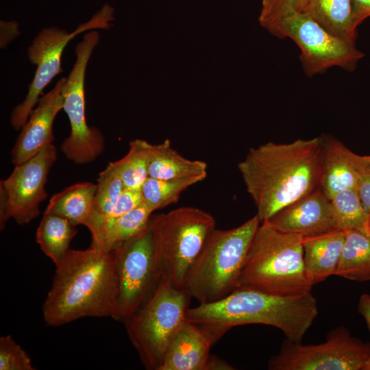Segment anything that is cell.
I'll use <instances>...</instances> for the list:
<instances>
[{
    "mask_svg": "<svg viewBox=\"0 0 370 370\" xmlns=\"http://www.w3.org/2000/svg\"><path fill=\"white\" fill-rule=\"evenodd\" d=\"M323 136L251 148L238 164L261 222L319 186Z\"/></svg>",
    "mask_w": 370,
    "mask_h": 370,
    "instance_id": "cell-1",
    "label": "cell"
},
{
    "mask_svg": "<svg viewBox=\"0 0 370 370\" xmlns=\"http://www.w3.org/2000/svg\"><path fill=\"white\" fill-rule=\"evenodd\" d=\"M56 267L42 305L47 325L59 326L87 317H112L118 295L112 251L92 245L84 250L70 249Z\"/></svg>",
    "mask_w": 370,
    "mask_h": 370,
    "instance_id": "cell-2",
    "label": "cell"
},
{
    "mask_svg": "<svg viewBox=\"0 0 370 370\" xmlns=\"http://www.w3.org/2000/svg\"><path fill=\"white\" fill-rule=\"evenodd\" d=\"M318 312L312 292L281 296L237 288L217 301L188 308L186 320L199 325L213 344L232 328L246 324L277 328L287 339L301 343Z\"/></svg>",
    "mask_w": 370,
    "mask_h": 370,
    "instance_id": "cell-3",
    "label": "cell"
},
{
    "mask_svg": "<svg viewBox=\"0 0 370 370\" xmlns=\"http://www.w3.org/2000/svg\"><path fill=\"white\" fill-rule=\"evenodd\" d=\"M303 236L286 233L264 221L247 252L236 288H249L281 296L312 292L304 261Z\"/></svg>",
    "mask_w": 370,
    "mask_h": 370,
    "instance_id": "cell-4",
    "label": "cell"
},
{
    "mask_svg": "<svg viewBox=\"0 0 370 370\" xmlns=\"http://www.w3.org/2000/svg\"><path fill=\"white\" fill-rule=\"evenodd\" d=\"M260 223L256 214L236 227L212 231L181 289L199 304L217 301L234 291Z\"/></svg>",
    "mask_w": 370,
    "mask_h": 370,
    "instance_id": "cell-5",
    "label": "cell"
},
{
    "mask_svg": "<svg viewBox=\"0 0 370 370\" xmlns=\"http://www.w3.org/2000/svg\"><path fill=\"white\" fill-rule=\"evenodd\" d=\"M191 298L164 275L148 299L123 323L145 369L159 370Z\"/></svg>",
    "mask_w": 370,
    "mask_h": 370,
    "instance_id": "cell-6",
    "label": "cell"
},
{
    "mask_svg": "<svg viewBox=\"0 0 370 370\" xmlns=\"http://www.w3.org/2000/svg\"><path fill=\"white\" fill-rule=\"evenodd\" d=\"M150 223L162 275L181 289L207 237L215 229V219L198 208L181 207L151 216Z\"/></svg>",
    "mask_w": 370,
    "mask_h": 370,
    "instance_id": "cell-7",
    "label": "cell"
},
{
    "mask_svg": "<svg viewBox=\"0 0 370 370\" xmlns=\"http://www.w3.org/2000/svg\"><path fill=\"white\" fill-rule=\"evenodd\" d=\"M118 295L112 318L124 323L151 295L162 270L153 241L151 225L113 250Z\"/></svg>",
    "mask_w": 370,
    "mask_h": 370,
    "instance_id": "cell-8",
    "label": "cell"
},
{
    "mask_svg": "<svg viewBox=\"0 0 370 370\" xmlns=\"http://www.w3.org/2000/svg\"><path fill=\"white\" fill-rule=\"evenodd\" d=\"M99 40V34L86 33L75 47L76 62L63 84V109L71 125L70 135L62 142L61 150L77 164L94 161L104 149V137L96 127H89L86 118L85 73L89 58Z\"/></svg>",
    "mask_w": 370,
    "mask_h": 370,
    "instance_id": "cell-9",
    "label": "cell"
},
{
    "mask_svg": "<svg viewBox=\"0 0 370 370\" xmlns=\"http://www.w3.org/2000/svg\"><path fill=\"white\" fill-rule=\"evenodd\" d=\"M273 35L289 38L299 47L306 75L321 74L333 66L353 71L364 56L355 44L334 35L305 12H295L282 19Z\"/></svg>",
    "mask_w": 370,
    "mask_h": 370,
    "instance_id": "cell-10",
    "label": "cell"
},
{
    "mask_svg": "<svg viewBox=\"0 0 370 370\" xmlns=\"http://www.w3.org/2000/svg\"><path fill=\"white\" fill-rule=\"evenodd\" d=\"M369 356L370 343L341 327L318 345H302L286 338L267 367L271 370H363Z\"/></svg>",
    "mask_w": 370,
    "mask_h": 370,
    "instance_id": "cell-11",
    "label": "cell"
},
{
    "mask_svg": "<svg viewBox=\"0 0 370 370\" xmlns=\"http://www.w3.org/2000/svg\"><path fill=\"white\" fill-rule=\"evenodd\" d=\"M113 20V8L104 4L89 21L81 24L71 34L65 29L50 27L42 29L37 34L27 51L29 60L32 64L36 65V70L25 99L12 112L10 121L14 130L22 128L44 88L56 75L62 71L61 58L68 42L86 29H108Z\"/></svg>",
    "mask_w": 370,
    "mask_h": 370,
    "instance_id": "cell-12",
    "label": "cell"
},
{
    "mask_svg": "<svg viewBox=\"0 0 370 370\" xmlns=\"http://www.w3.org/2000/svg\"><path fill=\"white\" fill-rule=\"evenodd\" d=\"M57 160L52 143L25 162L14 166L5 180L0 182V226L13 219L23 225L40 214L39 206L48 196L45 184L49 171Z\"/></svg>",
    "mask_w": 370,
    "mask_h": 370,
    "instance_id": "cell-13",
    "label": "cell"
},
{
    "mask_svg": "<svg viewBox=\"0 0 370 370\" xmlns=\"http://www.w3.org/2000/svg\"><path fill=\"white\" fill-rule=\"evenodd\" d=\"M65 80L60 78L49 92L39 98L37 106L21 129L11 151L14 166L25 162L53 143V125L56 115L63 108L62 89Z\"/></svg>",
    "mask_w": 370,
    "mask_h": 370,
    "instance_id": "cell-14",
    "label": "cell"
},
{
    "mask_svg": "<svg viewBox=\"0 0 370 370\" xmlns=\"http://www.w3.org/2000/svg\"><path fill=\"white\" fill-rule=\"evenodd\" d=\"M267 221L281 232L303 238L336 230L330 199L320 186Z\"/></svg>",
    "mask_w": 370,
    "mask_h": 370,
    "instance_id": "cell-15",
    "label": "cell"
},
{
    "mask_svg": "<svg viewBox=\"0 0 370 370\" xmlns=\"http://www.w3.org/2000/svg\"><path fill=\"white\" fill-rule=\"evenodd\" d=\"M212 341L186 320L171 338L159 370H206Z\"/></svg>",
    "mask_w": 370,
    "mask_h": 370,
    "instance_id": "cell-16",
    "label": "cell"
},
{
    "mask_svg": "<svg viewBox=\"0 0 370 370\" xmlns=\"http://www.w3.org/2000/svg\"><path fill=\"white\" fill-rule=\"evenodd\" d=\"M356 153L339 140L323 136V155L319 186L331 199L336 193L356 188Z\"/></svg>",
    "mask_w": 370,
    "mask_h": 370,
    "instance_id": "cell-17",
    "label": "cell"
},
{
    "mask_svg": "<svg viewBox=\"0 0 370 370\" xmlns=\"http://www.w3.org/2000/svg\"><path fill=\"white\" fill-rule=\"evenodd\" d=\"M345 238V232L338 230L303 238L306 273L313 285L335 275Z\"/></svg>",
    "mask_w": 370,
    "mask_h": 370,
    "instance_id": "cell-18",
    "label": "cell"
},
{
    "mask_svg": "<svg viewBox=\"0 0 370 370\" xmlns=\"http://www.w3.org/2000/svg\"><path fill=\"white\" fill-rule=\"evenodd\" d=\"M207 164L201 160H192L182 156L166 139L153 145L149 163V177L160 180H183L207 176Z\"/></svg>",
    "mask_w": 370,
    "mask_h": 370,
    "instance_id": "cell-19",
    "label": "cell"
},
{
    "mask_svg": "<svg viewBox=\"0 0 370 370\" xmlns=\"http://www.w3.org/2000/svg\"><path fill=\"white\" fill-rule=\"evenodd\" d=\"M96 184L80 182L53 195L44 213L68 219L75 225H86L94 211Z\"/></svg>",
    "mask_w": 370,
    "mask_h": 370,
    "instance_id": "cell-20",
    "label": "cell"
},
{
    "mask_svg": "<svg viewBox=\"0 0 370 370\" xmlns=\"http://www.w3.org/2000/svg\"><path fill=\"white\" fill-rule=\"evenodd\" d=\"M153 212L143 203L132 211L106 221L91 236L90 245L111 251L139 234L149 224Z\"/></svg>",
    "mask_w": 370,
    "mask_h": 370,
    "instance_id": "cell-21",
    "label": "cell"
},
{
    "mask_svg": "<svg viewBox=\"0 0 370 370\" xmlns=\"http://www.w3.org/2000/svg\"><path fill=\"white\" fill-rule=\"evenodd\" d=\"M303 12L334 35L355 44L356 29L352 23V0H311Z\"/></svg>",
    "mask_w": 370,
    "mask_h": 370,
    "instance_id": "cell-22",
    "label": "cell"
},
{
    "mask_svg": "<svg viewBox=\"0 0 370 370\" xmlns=\"http://www.w3.org/2000/svg\"><path fill=\"white\" fill-rule=\"evenodd\" d=\"M345 232L343 249L335 275L353 281L370 280V236L357 229Z\"/></svg>",
    "mask_w": 370,
    "mask_h": 370,
    "instance_id": "cell-23",
    "label": "cell"
},
{
    "mask_svg": "<svg viewBox=\"0 0 370 370\" xmlns=\"http://www.w3.org/2000/svg\"><path fill=\"white\" fill-rule=\"evenodd\" d=\"M77 232L76 225L68 219L44 213L36 230V241L43 253L57 265L70 249L71 241Z\"/></svg>",
    "mask_w": 370,
    "mask_h": 370,
    "instance_id": "cell-24",
    "label": "cell"
},
{
    "mask_svg": "<svg viewBox=\"0 0 370 370\" xmlns=\"http://www.w3.org/2000/svg\"><path fill=\"white\" fill-rule=\"evenodd\" d=\"M125 188L114 162H110L97 178L94 211L86 227L93 233L110 214L119 195Z\"/></svg>",
    "mask_w": 370,
    "mask_h": 370,
    "instance_id": "cell-25",
    "label": "cell"
},
{
    "mask_svg": "<svg viewBox=\"0 0 370 370\" xmlns=\"http://www.w3.org/2000/svg\"><path fill=\"white\" fill-rule=\"evenodd\" d=\"M152 145L145 140H133L130 142L127 154L114 162L125 188H141L148 178Z\"/></svg>",
    "mask_w": 370,
    "mask_h": 370,
    "instance_id": "cell-26",
    "label": "cell"
},
{
    "mask_svg": "<svg viewBox=\"0 0 370 370\" xmlns=\"http://www.w3.org/2000/svg\"><path fill=\"white\" fill-rule=\"evenodd\" d=\"M204 180H160L148 177L141 187L143 203L153 212L176 203L183 192Z\"/></svg>",
    "mask_w": 370,
    "mask_h": 370,
    "instance_id": "cell-27",
    "label": "cell"
},
{
    "mask_svg": "<svg viewBox=\"0 0 370 370\" xmlns=\"http://www.w3.org/2000/svg\"><path fill=\"white\" fill-rule=\"evenodd\" d=\"M330 201L336 230L365 231L368 213L355 189L341 190L336 193Z\"/></svg>",
    "mask_w": 370,
    "mask_h": 370,
    "instance_id": "cell-28",
    "label": "cell"
},
{
    "mask_svg": "<svg viewBox=\"0 0 370 370\" xmlns=\"http://www.w3.org/2000/svg\"><path fill=\"white\" fill-rule=\"evenodd\" d=\"M311 0H262L259 16L260 25L271 34L282 19L295 12H303Z\"/></svg>",
    "mask_w": 370,
    "mask_h": 370,
    "instance_id": "cell-29",
    "label": "cell"
},
{
    "mask_svg": "<svg viewBox=\"0 0 370 370\" xmlns=\"http://www.w3.org/2000/svg\"><path fill=\"white\" fill-rule=\"evenodd\" d=\"M31 358L10 335L0 338V370H35Z\"/></svg>",
    "mask_w": 370,
    "mask_h": 370,
    "instance_id": "cell-30",
    "label": "cell"
},
{
    "mask_svg": "<svg viewBox=\"0 0 370 370\" xmlns=\"http://www.w3.org/2000/svg\"><path fill=\"white\" fill-rule=\"evenodd\" d=\"M143 203L141 188H125L119 195L110 214L101 222L97 230L91 234H95L101 225L108 220L115 219L135 209Z\"/></svg>",
    "mask_w": 370,
    "mask_h": 370,
    "instance_id": "cell-31",
    "label": "cell"
},
{
    "mask_svg": "<svg viewBox=\"0 0 370 370\" xmlns=\"http://www.w3.org/2000/svg\"><path fill=\"white\" fill-rule=\"evenodd\" d=\"M358 179L356 190L366 212L370 213V165L362 156L356 155Z\"/></svg>",
    "mask_w": 370,
    "mask_h": 370,
    "instance_id": "cell-32",
    "label": "cell"
},
{
    "mask_svg": "<svg viewBox=\"0 0 370 370\" xmlns=\"http://www.w3.org/2000/svg\"><path fill=\"white\" fill-rule=\"evenodd\" d=\"M352 23L355 29L370 16V0H352Z\"/></svg>",
    "mask_w": 370,
    "mask_h": 370,
    "instance_id": "cell-33",
    "label": "cell"
},
{
    "mask_svg": "<svg viewBox=\"0 0 370 370\" xmlns=\"http://www.w3.org/2000/svg\"><path fill=\"white\" fill-rule=\"evenodd\" d=\"M358 312L364 317L370 332V295L362 294L358 302Z\"/></svg>",
    "mask_w": 370,
    "mask_h": 370,
    "instance_id": "cell-34",
    "label": "cell"
},
{
    "mask_svg": "<svg viewBox=\"0 0 370 370\" xmlns=\"http://www.w3.org/2000/svg\"><path fill=\"white\" fill-rule=\"evenodd\" d=\"M232 370L234 369L233 367L229 365L225 361L220 359L217 356H210L209 361L208 362L206 370Z\"/></svg>",
    "mask_w": 370,
    "mask_h": 370,
    "instance_id": "cell-35",
    "label": "cell"
},
{
    "mask_svg": "<svg viewBox=\"0 0 370 370\" xmlns=\"http://www.w3.org/2000/svg\"><path fill=\"white\" fill-rule=\"evenodd\" d=\"M365 230L370 236V213L368 214L367 221L365 225Z\"/></svg>",
    "mask_w": 370,
    "mask_h": 370,
    "instance_id": "cell-36",
    "label": "cell"
},
{
    "mask_svg": "<svg viewBox=\"0 0 370 370\" xmlns=\"http://www.w3.org/2000/svg\"><path fill=\"white\" fill-rule=\"evenodd\" d=\"M363 370H370V356Z\"/></svg>",
    "mask_w": 370,
    "mask_h": 370,
    "instance_id": "cell-37",
    "label": "cell"
},
{
    "mask_svg": "<svg viewBox=\"0 0 370 370\" xmlns=\"http://www.w3.org/2000/svg\"><path fill=\"white\" fill-rule=\"evenodd\" d=\"M362 158L370 165V156H363Z\"/></svg>",
    "mask_w": 370,
    "mask_h": 370,
    "instance_id": "cell-38",
    "label": "cell"
}]
</instances>
